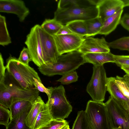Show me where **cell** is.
Listing matches in <instances>:
<instances>
[{
  "mask_svg": "<svg viewBox=\"0 0 129 129\" xmlns=\"http://www.w3.org/2000/svg\"><path fill=\"white\" fill-rule=\"evenodd\" d=\"M34 83L35 87L39 91L46 93L47 94L48 98L50 97L53 88V87L46 88L42 83L41 81L36 79H35Z\"/></svg>",
  "mask_w": 129,
  "mask_h": 129,
  "instance_id": "obj_34",
  "label": "cell"
},
{
  "mask_svg": "<svg viewBox=\"0 0 129 129\" xmlns=\"http://www.w3.org/2000/svg\"><path fill=\"white\" fill-rule=\"evenodd\" d=\"M0 12L15 14L21 22L23 21L29 13V9L21 0H0Z\"/></svg>",
  "mask_w": 129,
  "mask_h": 129,
  "instance_id": "obj_13",
  "label": "cell"
},
{
  "mask_svg": "<svg viewBox=\"0 0 129 129\" xmlns=\"http://www.w3.org/2000/svg\"><path fill=\"white\" fill-rule=\"evenodd\" d=\"M127 110H128V111H129V106L128 107L127 109Z\"/></svg>",
  "mask_w": 129,
  "mask_h": 129,
  "instance_id": "obj_42",
  "label": "cell"
},
{
  "mask_svg": "<svg viewBox=\"0 0 129 129\" xmlns=\"http://www.w3.org/2000/svg\"><path fill=\"white\" fill-rule=\"evenodd\" d=\"M0 45L5 46L11 43V38L7 29L6 18L0 15Z\"/></svg>",
  "mask_w": 129,
  "mask_h": 129,
  "instance_id": "obj_26",
  "label": "cell"
},
{
  "mask_svg": "<svg viewBox=\"0 0 129 129\" xmlns=\"http://www.w3.org/2000/svg\"><path fill=\"white\" fill-rule=\"evenodd\" d=\"M120 24L124 29L129 31V14H125L121 17Z\"/></svg>",
  "mask_w": 129,
  "mask_h": 129,
  "instance_id": "obj_37",
  "label": "cell"
},
{
  "mask_svg": "<svg viewBox=\"0 0 129 129\" xmlns=\"http://www.w3.org/2000/svg\"><path fill=\"white\" fill-rule=\"evenodd\" d=\"M62 25L54 19H46L40 26L46 32L53 36L56 34Z\"/></svg>",
  "mask_w": 129,
  "mask_h": 129,
  "instance_id": "obj_23",
  "label": "cell"
},
{
  "mask_svg": "<svg viewBox=\"0 0 129 129\" xmlns=\"http://www.w3.org/2000/svg\"><path fill=\"white\" fill-rule=\"evenodd\" d=\"M40 25L36 24L31 29L25 42L31 55L32 61L39 67L45 64L43 59L39 32Z\"/></svg>",
  "mask_w": 129,
  "mask_h": 129,
  "instance_id": "obj_9",
  "label": "cell"
},
{
  "mask_svg": "<svg viewBox=\"0 0 129 129\" xmlns=\"http://www.w3.org/2000/svg\"><path fill=\"white\" fill-rule=\"evenodd\" d=\"M78 50L83 54L110 52L108 42L104 38H94L92 36L84 37Z\"/></svg>",
  "mask_w": 129,
  "mask_h": 129,
  "instance_id": "obj_12",
  "label": "cell"
},
{
  "mask_svg": "<svg viewBox=\"0 0 129 129\" xmlns=\"http://www.w3.org/2000/svg\"><path fill=\"white\" fill-rule=\"evenodd\" d=\"M78 77L77 72L74 71L63 75L56 81L60 82L62 84L67 85L76 82Z\"/></svg>",
  "mask_w": 129,
  "mask_h": 129,
  "instance_id": "obj_31",
  "label": "cell"
},
{
  "mask_svg": "<svg viewBox=\"0 0 129 129\" xmlns=\"http://www.w3.org/2000/svg\"><path fill=\"white\" fill-rule=\"evenodd\" d=\"M107 91L111 96L118 103L127 109L129 106V99L122 93L117 86L115 77L107 78Z\"/></svg>",
  "mask_w": 129,
  "mask_h": 129,
  "instance_id": "obj_15",
  "label": "cell"
},
{
  "mask_svg": "<svg viewBox=\"0 0 129 129\" xmlns=\"http://www.w3.org/2000/svg\"><path fill=\"white\" fill-rule=\"evenodd\" d=\"M68 124V122L65 120L53 119L39 129H61Z\"/></svg>",
  "mask_w": 129,
  "mask_h": 129,
  "instance_id": "obj_30",
  "label": "cell"
},
{
  "mask_svg": "<svg viewBox=\"0 0 129 129\" xmlns=\"http://www.w3.org/2000/svg\"><path fill=\"white\" fill-rule=\"evenodd\" d=\"M39 32L43 59L45 64L56 63L60 55L53 36L46 32L40 25L39 28Z\"/></svg>",
  "mask_w": 129,
  "mask_h": 129,
  "instance_id": "obj_10",
  "label": "cell"
},
{
  "mask_svg": "<svg viewBox=\"0 0 129 129\" xmlns=\"http://www.w3.org/2000/svg\"><path fill=\"white\" fill-rule=\"evenodd\" d=\"M6 67L9 73L23 88H35L34 84L35 79L41 81L37 73L33 68L21 62L11 55L7 59Z\"/></svg>",
  "mask_w": 129,
  "mask_h": 129,
  "instance_id": "obj_2",
  "label": "cell"
},
{
  "mask_svg": "<svg viewBox=\"0 0 129 129\" xmlns=\"http://www.w3.org/2000/svg\"><path fill=\"white\" fill-rule=\"evenodd\" d=\"M86 63L84 54L78 50L59 56L56 62L44 64L38 69L44 75L51 76L55 75H63L78 69Z\"/></svg>",
  "mask_w": 129,
  "mask_h": 129,
  "instance_id": "obj_1",
  "label": "cell"
},
{
  "mask_svg": "<svg viewBox=\"0 0 129 129\" xmlns=\"http://www.w3.org/2000/svg\"><path fill=\"white\" fill-rule=\"evenodd\" d=\"M123 3L124 7H129V0H121Z\"/></svg>",
  "mask_w": 129,
  "mask_h": 129,
  "instance_id": "obj_40",
  "label": "cell"
},
{
  "mask_svg": "<svg viewBox=\"0 0 129 129\" xmlns=\"http://www.w3.org/2000/svg\"><path fill=\"white\" fill-rule=\"evenodd\" d=\"M53 37L60 55L78 50L84 38L75 34L55 35Z\"/></svg>",
  "mask_w": 129,
  "mask_h": 129,
  "instance_id": "obj_11",
  "label": "cell"
},
{
  "mask_svg": "<svg viewBox=\"0 0 129 129\" xmlns=\"http://www.w3.org/2000/svg\"><path fill=\"white\" fill-rule=\"evenodd\" d=\"M85 111L91 129H113L107 110L103 102L89 101Z\"/></svg>",
  "mask_w": 129,
  "mask_h": 129,
  "instance_id": "obj_6",
  "label": "cell"
},
{
  "mask_svg": "<svg viewBox=\"0 0 129 129\" xmlns=\"http://www.w3.org/2000/svg\"><path fill=\"white\" fill-rule=\"evenodd\" d=\"M115 63L117 65L121 67L122 66H129V55H114Z\"/></svg>",
  "mask_w": 129,
  "mask_h": 129,
  "instance_id": "obj_35",
  "label": "cell"
},
{
  "mask_svg": "<svg viewBox=\"0 0 129 129\" xmlns=\"http://www.w3.org/2000/svg\"><path fill=\"white\" fill-rule=\"evenodd\" d=\"M8 108L0 104V124L6 127L8 125L9 119H10L11 114Z\"/></svg>",
  "mask_w": 129,
  "mask_h": 129,
  "instance_id": "obj_32",
  "label": "cell"
},
{
  "mask_svg": "<svg viewBox=\"0 0 129 129\" xmlns=\"http://www.w3.org/2000/svg\"><path fill=\"white\" fill-rule=\"evenodd\" d=\"M53 119L46 103L39 112L31 129H39Z\"/></svg>",
  "mask_w": 129,
  "mask_h": 129,
  "instance_id": "obj_20",
  "label": "cell"
},
{
  "mask_svg": "<svg viewBox=\"0 0 129 129\" xmlns=\"http://www.w3.org/2000/svg\"><path fill=\"white\" fill-rule=\"evenodd\" d=\"M108 44L110 48L129 51V36L123 37Z\"/></svg>",
  "mask_w": 129,
  "mask_h": 129,
  "instance_id": "obj_29",
  "label": "cell"
},
{
  "mask_svg": "<svg viewBox=\"0 0 129 129\" xmlns=\"http://www.w3.org/2000/svg\"><path fill=\"white\" fill-rule=\"evenodd\" d=\"M33 104L30 102L26 100H19L13 103L9 108L11 114L10 120L17 117L23 113H28Z\"/></svg>",
  "mask_w": 129,
  "mask_h": 129,
  "instance_id": "obj_18",
  "label": "cell"
},
{
  "mask_svg": "<svg viewBox=\"0 0 129 129\" xmlns=\"http://www.w3.org/2000/svg\"><path fill=\"white\" fill-rule=\"evenodd\" d=\"M61 129H70L69 124L65 125L61 128Z\"/></svg>",
  "mask_w": 129,
  "mask_h": 129,
  "instance_id": "obj_41",
  "label": "cell"
},
{
  "mask_svg": "<svg viewBox=\"0 0 129 129\" xmlns=\"http://www.w3.org/2000/svg\"><path fill=\"white\" fill-rule=\"evenodd\" d=\"M123 11V9H121L106 19L103 22L99 34L106 36L113 31L120 24Z\"/></svg>",
  "mask_w": 129,
  "mask_h": 129,
  "instance_id": "obj_17",
  "label": "cell"
},
{
  "mask_svg": "<svg viewBox=\"0 0 129 129\" xmlns=\"http://www.w3.org/2000/svg\"><path fill=\"white\" fill-rule=\"evenodd\" d=\"M19 61L23 63L29 65V62L32 61L30 53L27 48L24 47L18 59Z\"/></svg>",
  "mask_w": 129,
  "mask_h": 129,
  "instance_id": "obj_33",
  "label": "cell"
},
{
  "mask_svg": "<svg viewBox=\"0 0 129 129\" xmlns=\"http://www.w3.org/2000/svg\"><path fill=\"white\" fill-rule=\"evenodd\" d=\"M105 104L113 129H129V111L111 95Z\"/></svg>",
  "mask_w": 129,
  "mask_h": 129,
  "instance_id": "obj_8",
  "label": "cell"
},
{
  "mask_svg": "<svg viewBox=\"0 0 129 129\" xmlns=\"http://www.w3.org/2000/svg\"><path fill=\"white\" fill-rule=\"evenodd\" d=\"M86 63L94 65H103L108 62H115L114 55L110 52H108L89 53L84 54Z\"/></svg>",
  "mask_w": 129,
  "mask_h": 129,
  "instance_id": "obj_16",
  "label": "cell"
},
{
  "mask_svg": "<svg viewBox=\"0 0 129 129\" xmlns=\"http://www.w3.org/2000/svg\"><path fill=\"white\" fill-rule=\"evenodd\" d=\"M45 103L39 96L33 104L32 107L25 119L27 126L31 129L39 112Z\"/></svg>",
  "mask_w": 129,
  "mask_h": 129,
  "instance_id": "obj_19",
  "label": "cell"
},
{
  "mask_svg": "<svg viewBox=\"0 0 129 129\" xmlns=\"http://www.w3.org/2000/svg\"><path fill=\"white\" fill-rule=\"evenodd\" d=\"M28 113H23L17 117L10 120L6 129H31L27 126L25 122Z\"/></svg>",
  "mask_w": 129,
  "mask_h": 129,
  "instance_id": "obj_25",
  "label": "cell"
},
{
  "mask_svg": "<svg viewBox=\"0 0 129 129\" xmlns=\"http://www.w3.org/2000/svg\"><path fill=\"white\" fill-rule=\"evenodd\" d=\"M96 6L84 5L71 8H57L54 13L53 19L62 25L76 20L85 21L98 16Z\"/></svg>",
  "mask_w": 129,
  "mask_h": 129,
  "instance_id": "obj_4",
  "label": "cell"
},
{
  "mask_svg": "<svg viewBox=\"0 0 129 129\" xmlns=\"http://www.w3.org/2000/svg\"><path fill=\"white\" fill-rule=\"evenodd\" d=\"M74 34L66 25H63L56 35H64Z\"/></svg>",
  "mask_w": 129,
  "mask_h": 129,
  "instance_id": "obj_38",
  "label": "cell"
},
{
  "mask_svg": "<svg viewBox=\"0 0 129 129\" xmlns=\"http://www.w3.org/2000/svg\"><path fill=\"white\" fill-rule=\"evenodd\" d=\"M66 25L74 34L83 37L87 36V27L84 21H74L68 23Z\"/></svg>",
  "mask_w": 129,
  "mask_h": 129,
  "instance_id": "obj_24",
  "label": "cell"
},
{
  "mask_svg": "<svg viewBox=\"0 0 129 129\" xmlns=\"http://www.w3.org/2000/svg\"><path fill=\"white\" fill-rule=\"evenodd\" d=\"M96 7L98 11V17L103 23L108 18L124 8L121 0H97Z\"/></svg>",
  "mask_w": 129,
  "mask_h": 129,
  "instance_id": "obj_14",
  "label": "cell"
},
{
  "mask_svg": "<svg viewBox=\"0 0 129 129\" xmlns=\"http://www.w3.org/2000/svg\"><path fill=\"white\" fill-rule=\"evenodd\" d=\"M91 78L86 88V91L92 100L103 102L107 91V78L103 65H94Z\"/></svg>",
  "mask_w": 129,
  "mask_h": 129,
  "instance_id": "obj_7",
  "label": "cell"
},
{
  "mask_svg": "<svg viewBox=\"0 0 129 129\" xmlns=\"http://www.w3.org/2000/svg\"><path fill=\"white\" fill-rule=\"evenodd\" d=\"M39 93L35 88L25 89L12 83H0V104L9 109L13 103L19 100H27L33 104Z\"/></svg>",
  "mask_w": 129,
  "mask_h": 129,
  "instance_id": "obj_3",
  "label": "cell"
},
{
  "mask_svg": "<svg viewBox=\"0 0 129 129\" xmlns=\"http://www.w3.org/2000/svg\"><path fill=\"white\" fill-rule=\"evenodd\" d=\"M97 0H60L58 3L57 8L65 9L75 6L88 5L96 6Z\"/></svg>",
  "mask_w": 129,
  "mask_h": 129,
  "instance_id": "obj_21",
  "label": "cell"
},
{
  "mask_svg": "<svg viewBox=\"0 0 129 129\" xmlns=\"http://www.w3.org/2000/svg\"><path fill=\"white\" fill-rule=\"evenodd\" d=\"M72 129H91L87 120L85 111H79L72 126Z\"/></svg>",
  "mask_w": 129,
  "mask_h": 129,
  "instance_id": "obj_27",
  "label": "cell"
},
{
  "mask_svg": "<svg viewBox=\"0 0 129 129\" xmlns=\"http://www.w3.org/2000/svg\"><path fill=\"white\" fill-rule=\"evenodd\" d=\"M6 67L4 65L2 55L0 54V83H5L6 77L5 70Z\"/></svg>",
  "mask_w": 129,
  "mask_h": 129,
  "instance_id": "obj_36",
  "label": "cell"
},
{
  "mask_svg": "<svg viewBox=\"0 0 129 129\" xmlns=\"http://www.w3.org/2000/svg\"><path fill=\"white\" fill-rule=\"evenodd\" d=\"M115 83L123 94L129 99V75L126 74L123 77L117 76L115 77Z\"/></svg>",
  "mask_w": 129,
  "mask_h": 129,
  "instance_id": "obj_28",
  "label": "cell"
},
{
  "mask_svg": "<svg viewBox=\"0 0 129 129\" xmlns=\"http://www.w3.org/2000/svg\"><path fill=\"white\" fill-rule=\"evenodd\" d=\"M53 119L64 120L72 112V107L67 99L64 87H53L46 103Z\"/></svg>",
  "mask_w": 129,
  "mask_h": 129,
  "instance_id": "obj_5",
  "label": "cell"
},
{
  "mask_svg": "<svg viewBox=\"0 0 129 129\" xmlns=\"http://www.w3.org/2000/svg\"><path fill=\"white\" fill-rule=\"evenodd\" d=\"M125 72L129 75V66H122L120 67Z\"/></svg>",
  "mask_w": 129,
  "mask_h": 129,
  "instance_id": "obj_39",
  "label": "cell"
},
{
  "mask_svg": "<svg viewBox=\"0 0 129 129\" xmlns=\"http://www.w3.org/2000/svg\"><path fill=\"white\" fill-rule=\"evenodd\" d=\"M87 29L86 37L94 36L99 34L103 25V23L98 17L85 21Z\"/></svg>",
  "mask_w": 129,
  "mask_h": 129,
  "instance_id": "obj_22",
  "label": "cell"
}]
</instances>
